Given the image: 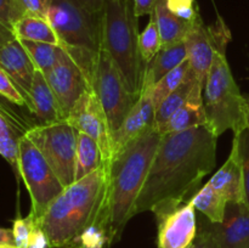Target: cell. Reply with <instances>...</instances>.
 <instances>
[{
  "instance_id": "obj_8",
  "label": "cell",
  "mask_w": 249,
  "mask_h": 248,
  "mask_svg": "<svg viewBox=\"0 0 249 248\" xmlns=\"http://www.w3.org/2000/svg\"><path fill=\"white\" fill-rule=\"evenodd\" d=\"M18 175L31 196L29 215L38 223L51 202L65 190V186L26 134L21 136L18 142Z\"/></svg>"
},
{
  "instance_id": "obj_10",
  "label": "cell",
  "mask_w": 249,
  "mask_h": 248,
  "mask_svg": "<svg viewBox=\"0 0 249 248\" xmlns=\"http://www.w3.org/2000/svg\"><path fill=\"white\" fill-rule=\"evenodd\" d=\"M231 38L230 29L220 16L211 26H206L202 17L192 23L185 38L187 60L202 83L206 80L215 53L218 51H226Z\"/></svg>"
},
{
  "instance_id": "obj_36",
  "label": "cell",
  "mask_w": 249,
  "mask_h": 248,
  "mask_svg": "<svg viewBox=\"0 0 249 248\" xmlns=\"http://www.w3.org/2000/svg\"><path fill=\"white\" fill-rule=\"evenodd\" d=\"M26 15L46 17L48 10L53 0H18Z\"/></svg>"
},
{
  "instance_id": "obj_32",
  "label": "cell",
  "mask_w": 249,
  "mask_h": 248,
  "mask_svg": "<svg viewBox=\"0 0 249 248\" xmlns=\"http://www.w3.org/2000/svg\"><path fill=\"white\" fill-rule=\"evenodd\" d=\"M0 96L17 106L27 107L26 99L23 97L22 92L19 91L12 78L2 68H0Z\"/></svg>"
},
{
  "instance_id": "obj_7",
  "label": "cell",
  "mask_w": 249,
  "mask_h": 248,
  "mask_svg": "<svg viewBox=\"0 0 249 248\" xmlns=\"http://www.w3.org/2000/svg\"><path fill=\"white\" fill-rule=\"evenodd\" d=\"M65 187L75 181V158L79 131L67 121L36 124L26 131Z\"/></svg>"
},
{
  "instance_id": "obj_35",
  "label": "cell",
  "mask_w": 249,
  "mask_h": 248,
  "mask_svg": "<svg viewBox=\"0 0 249 248\" xmlns=\"http://www.w3.org/2000/svg\"><path fill=\"white\" fill-rule=\"evenodd\" d=\"M190 248H221L215 236L213 235L211 229L208 228L207 221H202L201 223L198 231H197L196 238L194 240Z\"/></svg>"
},
{
  "instance_id": "obj_2",
  "label": "cell",
  "mask_w": 249,
  "mask_h": 248,
  "mask_svg": "<svg viewBox=\"0 0 249 248\" xmlns=\"http://www.w3.org/2000/svg\"><path fill=\"white\" fill-rule=\"evenodd\" d=\"M163 134L155 130L129 142L113 156L107 167L106 190L94 230L107 238L108 247L121 240L134 216L135 201L143 186Z\"/></svg>"
},
{
  "instance_id": "obj_41",
  "label": "cell",
  "mask_w": 249,
  "mask_h": 248,
  "mask_svg": "<svg viewBox=\"0 0 249 248\" xmlns=\"http://www.w3.org/2000/svg\"><path fill=\"white\" fill-rule=\"evenodd\" d=\"M4 245H15V238L12 229L0 228V246Z\"/></svg>"
},
{
  "instance_id": "obj_6",
  "label": "cell",
  "mask_w": 249,
  "mask_h": 248,
  "mask_svg": "<svg viewBox=\"0 0 249 248\" xmlns=\"http://www.w3.org/2000/svg\"><path fill=\"white\" fill-rule=\"evenodd\" d=\"M202 96L207 126L214 135L219 138L228 130L237 135L247 129V102L233 79L226 51H218L214 56Z\"/></svg>"
},
{
  "instance_id": "obj_4",
  "label": "cell",
  "mask_w": 249,
  "mask_h": 248,
  "mask_svg": "<svg viewBox=\"0 0 249 248\" xmlns=\"http://www.w3.org/2000/svg\"><path fill=\"white\" fill-rule=\"evenodd\" d=\"M133 0H111L102 15V49L116 63L126 89L136 99L142 91L146 63L139 46Z\"/></svg>"
},
{
  "instance_id": "obj_17",
  "label": "cell",
  "mask_w": 249,
  "mask_h": 248,
  "mask_svg": "<svg viewBox=\"0 0 249 248\" xmlns=\"http://www.w3.org/2000/svg\"><path fill=\"white\" fill-rule=\"evenodd\" d=\"M0 68L12 78L29 107V94L36 68L18 39L0 49Z\"/></svg>"
},
{
  "instance_id": "obj_5",
  "label": "cell",
  "mask_w": 249,
  "mask_h": 248,
  "mask_svg": "<svg viewBox=\"0 0 249 248\" xmlns=\"http://www.w3.org/2000/svg\"><path fill=\"white\" fill-rule=\"evenodd\" d=\"M102 15L88 11L74 0H53L46 14L61 46L83 68L91 85L102 49Z\"/></svg>"
},
{
  "instance_id": "obj_43",
  "label": "cell",
  "mask_w": 249,
  "mask_h": 248,
  "mask_svg": "<svg viewBox=\"0 0 249 248\" xmlns=\"http://www.w3.org/2000/svg\"><path fill=\"white\" fill-rule=\"evenodd\" d=\"M0 248H17L15 245H4V246H0Z\"/></svg>"
},
{
  "instance_id": "obj_12",
  "label": "cell",
  "mask_w": 249,
  "mask_h": 248,
  "mask_svg": "<svg viewBox=\"0 0 249 248\" xmlns=\"http://www.w3.org/2000/svg\"><path fill=\"white\" fill-rule=\"evenodd\" d=\"M44 75L67 121L68 114L75 102L87 90L92 89L89 78L65 49L60 60Z\"/></svg>"
},
{
  "instance_id": "obj_31",
  "label": "cell",
  "mask_w": 249,
  "mask_h": 248,
  "mask_svg": "<svg viewBox=\"0 0 249 248\" xmlns=\"http://www.w3.org/2000/svg\"><path fill=\"white\" fill-rule=\"evenodd\" d=\"M36 225V220L29 214L26 218H17L14 221L12 232H14L15 246L17 248H28L29 238Z\"/></svg>"
},
{
  "instance_id": "obj_22",
  "label": "cell",
  "mask_w": 249,
  "mask_h": 248,
  "mask_svg": "<svg viewBox=\"0 0 249 248\" xmlns=\"http://www.w3.org/2000/svg\"><path fill=\"white\" fill-rule=\"evenodd\" d=\"M198 83H202L201 79L197 77L196 73L194 72L192 68H190L189 73L186 74L185 79L182 80L181 84L173 92H170L164 101L160 105L157 109H156L155 114V129L157 131H162L167 122L169 121L170 117L189 100L190 95L194 91L195 87ZM203 84V83H202ZM162 134V133H160Z\"/></svg>"
},
{
  "instance_id": "obj_29",
  "label": "cell",
  "mask_w": 249,
  "mask_h": 248,
  "mask_svg": "<svg viewBox=\"0 0 249 248\" xmlns=\"http://www.w3.org/2000/svg\"><path fill=\"white\" fill-rule=\"evenodd\" d=\"M139 46H140L142 60L146 65L150 63L156 53L162 49L160 29H158V24L153 12L150 15V21H148L146 28L139 35Z\"/></svg>"
},
{
  "instance_id": "obj_21",
  "label": "cell",
  "mask_w": 249,
  "mask_h": 248,
  "mask_svg": "<svg viewBox=\"0 0 249 248\" xmlns=\"http://www.w3.org/2000/svg\"><path fill=\"white\" fill-rule=\"evenodd\" d=\"M155 14L160 34L162 48H168L174 44L185 41L192 23L175 16L167 6L165 0H155Z\"/></svg>"
},
{
  "instance_id": "obj_15",
  "label": "cell",
  "mask_w": 249,
  "mask_h": 248,
  "mask_svg": "<svg viewBox=\"0 0 249 248\" xmlns=\"http://www.w3.org/2000/svg\"><path fill=\"white\" fill-rule=\"evenodd\" d=\"M221 248H249V208L246 202H228L221 223L207 221Z\"/></svg>"
},
{
  "instance_id": "obj_14",
  "label": "cell",
  "mask_w": 249,
  "mask_h": 248,
  "mask_svg": "<svg viewBox=\"0 0 249 248\" xmlns=\"http://www.w3.org/2000/svg\"><path fill=\"white\" fill-rule=\"evenodd\" d=\"M156 107L151 88L142 89L138 101L124 119L122 125L112 133V157L123 150L129 142L155 130Z\"/></svg>"
},
{
  "instance_id": "obj_27",
  "label": "cell",
  "mask_w": 249,
  "mask_h": 248,
  "mask_svg": "<svg viewBox=\"0 0 249 248\" xmlns=\"http://www.w3.org/2000/svg\"><path fill=\"white\" fill-rule=\"evenodd\" d=\"M19 40V39H18ZM27 53L31 57L36 68L43 74H46L56 65L63 53V48L60 45H53L49 43L32 40H19Z\"/></svg>"
},
{
  "instance_id": "obj_28",
  "label": "cell",
  "mask_w": 249,
  "mask_h": 248,
  "mask_svg": "<svg viewBox=\"0 0 249 248\" xmlns=\"http://www.w3.org/2000/svg\"><path fill=\"white\" fill-rule=\"evenodd\" d=\"M190 68H191L190 61H184V62L180 63L178 67H175L174 70L170 71L168 74H165L160 82H157L153 87H151V95H152L153 105H155L156 109L160 107V105L164 101L165 97H167L170 92L174 91V90L181 84V82L185 79L187 73H189Z\"/></svg>"
},
{
  "instance_id": "obj_40",
  "label": "cell",
  "mask_w": 249,
  "mask_h": 248,
  "mask_svg": "<svg viewBox=\"0 0 249 248\" xmlns=\"http://www.w3.org/2000/svg\"><path fill=\"white\" fill-rule=\"evenodd\" d=\"M15 39L16 36H15L14 32L0 22V49L4 48L7 43L15 40Z\"/></svg>"
},
{
  "instance_id": "obj_18",
  "label": "cell",
  "mask_w": 249,
  "mask_h": 248,
  "mask_svg": "<svg viewBox=\"0 0 249 248\" xmlns=\"http://www.w3.org/2000/svg\"><path fill=\"white\" fill-rule=\"evenodd\" d=\"M29 111L39 119V124L65 122L66 116L61 109L45 75L36 70L29 94Z\"/></svg>"
},
{
  "instance_id": "obj_1",
  "label": "cell",
  "mask_w": 249,
  "mask_h": 248,
  "mask_svg": "<svg viewBox=\"0 0 249 248\" xmlns=\"http://www.w3.org/2000/svg\"><path fill=\"white\" fill-rule=\"evenodd\" d=\"M216 140L207 125L163 134L143 186L134 207V216L155 215L181 206L216 163Z\"/></svg>"
},
{
  "instance_id": "obj_33",
  "label": "cell",
  "mask_w": 249,
  "mask_h": 248,
  "mask_svg": "<svg viewBox=\"0 0 249 248\" xmlns=\"http://www.w3.org/2000/svg\"><path fill=\"white\" fill-rule=\"evenodd\" d=\"M26 15L18 0H0V22L12 31L18 19Z\"/></svg>"
},
{
  "instance_id": "obj_11",
  "label": "cell",
  "mask_w": 249,
  "mask_h": 248,
  "mask_svg": "<svg viewBox=\"0 0 249 248\" xmlns=\"http://www.w3.org/2000/svg\"><path fill=\"white\" fill-rule=\"evenodd\" d=\"M67 122L80 133L94 139L101 148L105 162L112 158V136L108 119L92 89L79 97L67 117Z\"/></svg>"
},
{
  "instance_id": "obj_24",
  "label": "cell",
  "mask_w": 249,
  "mask_h": 248,
  "mask_svg": "<svg viewBox=\"0 0 249 248\" xmlns=\"http://www.w3.org/2000/svg\"><path fill=\"white\" fill-rule=\"evenodd\" d=\"M104 163V156L96 141L79 131L75 158V181L101 168Z\"/></svg>"
},
{
  "instance_id": "obj_3",
  "label": "cell",
  "mask_w": 249,
  "mask_h": 248,
  "mask_svg": "<svg viewBox=\"0 0 249 248\" xmlns=\"http://www.w3.org/2000/svg\"><path fill=\"white\" fill-rule=\"evenodd\" d=\"M107 167L77 180L53 199L38 220L48 238L49 248L102 246L106 240L94 230L106 190Z\"/></svg>"
},
{
  "instance_id": "obj_39",
  "label": "cell",
  "mask_w": 249,
  "mask_h": 248,
  "mask_svg": "<svg viewBox=\"0 0 249 248\" xmlns=\"http://www.w3.org/2000/svg\"><path fill=\"white\" fill-rule=\"evenodd\" d=\"M134 10L138 17L151 15L155 10V0H133Z\"/></svg>"
},
{
  "instance_id": "obj_38",
  "label": "cell",
  "mask_w": 249,
  "mask_h": 248,
  "mask_svg": "<svg viewBox=\"0 0 249 248\" xmlns=\"http://www.w3.org/2000/svg\"><path fill=\"white\" fill-rule=\"evenodd\" d=\"M74 1L92 14H101L111 0H74Z\"/></svg>"
},
{
  "instance_id": "obj_13",
  "label": "cell",
  "mask_w": 249,
  "mask_h": 248,
  "mask_svg": "<svg viewBox=\"0 0 249 248\" xmlns=\"http://www.w3.org/2000/svg\"><path fill=\"white\" fill-rule=\"evenodd\" d=\"M158 225V248H190L196 238V208L191 202L173 211L156 215Z\"/></svg>"
},
{
  "instance_id": "obj_37",
  "label": "cell",
  "mask_w": 249,
  "mask_h": 248,
  "mask_svg": "<svg viewBox=\"0 0 249 248\" xmlns=\"http://www.w3.org/2000/svg\"><path fill=\"white\" fill-rule=\"evenodd\" d=\"M28 248H49L48 238H46L45 233L43 232L40 228L38 226V224L36 225V228L32 231L31 238H29Z\"/></svg>"
},
{
  "instance_id": "obj_42",
  "label": "cell",
  "mask_w": 249,
  "mask_h": 248,
  "mask_svg": "<svg viewBox=\"0 0 249 248\" xmlns=\"http://www.w3.org/2000/svg\"><path fill=\"white\" fill-rule=\"evenodd\" d=\"M246 102H247V128H249V95H245Z\"/></svg>"
},
{
  "instance_id": "obj_23",
  "label": "cell",
  "mask_w": 249,
  "mask_h": 248,
  "mask_svg": "<svg viewBox=\"0 0 249 248\" xmlns=\"http://www.w3.org/2000/svg\"><path fill=\"white\" fill-rule=\"evenodd\" d=\"M16 39L60 45V39L46 17L24 15L12 28Z\"/></svg>"
},
{
  "instance_id": "obj_34",
  "label": "cell",
  "mask_w": 249,
  "mask_h": 248,
  "mask_svg": "<svg viewBox=\"0 0 249 248\" xmlns=\"http://www.w3.org/2000/svg\"><path fill=\"white\" fill-rule=\"evenodd\" d=\"M238 136V145H240L241 159L243 168V182H245V197L246 204L249 208V128L245 129Z\"/></svg>"
},
{
  "instance_id": "obj_16",
  "label": "cell",
  "mask_w": 249,
  "mask_h": 248,
  "mask_svg": "<svg viewBox=\"0 0 249 248\" xmlns=\"http://www.w3.org/2000/svg\"><path fill=\"white\" fill-rule=\"evenodd\" d=\"M208 184L228 202H233V203L246 202L242 159H241L237 135H233L232 148L229 158L223 167L212 177Z\"/></svg>"
},
{
  "instance_id": "obj_19",
  "label": "cell",
  "mask_w": 249,
  "mask_h": 248,
  "mask_svg": "<svg viewBox=\"0 0 249 248\" xmlns=\"http://www.w3.org/2000/svg\"><path fill=\"white\" fill-rule=\"evenodd\" d=\"M202 92H203V84L198 83L195 87L192 94L190 95L189 100L170 117L160 133H179L197 126L207 125Z\"/></svg>"
},
{
  "instance_id": "obj_20",
  "label": "cell",
  "mask_w": 249,
  "mask_h": 248,
  "mask_svg": "<svg viewBox=\"0 0 249 248\" xmlns=\"http://www.w3.org/2000/svg\"><path fill=\"white\" fill-rule=\"evenodd\" d=\"M187 60V49L185 41L162 48L150 63L146 65L142 89L151 88L160 82L165 74Z\"/></svg>"
},
{
  "instance_id": "obj_25",
  "label": "cell",
  "mask_w": 249,
  "mask_h": 248,
  "mask_svg": "<svg viewBox=\"0 0 249 248\" xmlns=\"http://www.w3.org/2000/svg\"><path fill=\"white\" fill-rule=\"evenodd\" d=\"M196 211H199L211 223H221L225 216L228 201L207 182L190 198Z\"/></svg>"
},
{
  "instance_id": "obj_9",
  "label": "cell",
  "mask_w": 249,
  "mask_h": 248,
  "mask_svg": "<svg viewBox=\"0 0 249 248\" xmlns=\"http://www.w3.org/2000/svg\"><path fill=\"white\" fill-rule=\"evenodd\" d=\"M92 90L106 113L112 136V133L122 125L138 99L126 89L116 63L105 49H101L97 56Z\"/></svg>"
},
{
  "instance_id": "obj_30",
  "label": "cell",
  "mask_w": 249,
  "mask_h": 248,
  "mask_svg": "<svg viewBox=\"0 0 249 248\" xmlns=\"http://www.w3.org/2000/svg\"><path fill=\"white\" fill-rule=\"evenodd\" d=\"M167 6L175 16L189 23H194L201 17L196 0H165Z\"/></svg>"
},
{
  "instance_id": "obj_26",
  "label": "cell",
  "mask_w": 249,
  "mask_h": 248,
  "mask_svg": "<svg viewBox=\"0 0 249 248\" xmlns=\"http://www.w3.org/2000/svg\"><path fill=\"white\" fill-rule=\"evenodd\" d=\"M24 133L17 130L11 116L0 112V155L18 174V142Z\"/></svg>"
}]
</instances>
